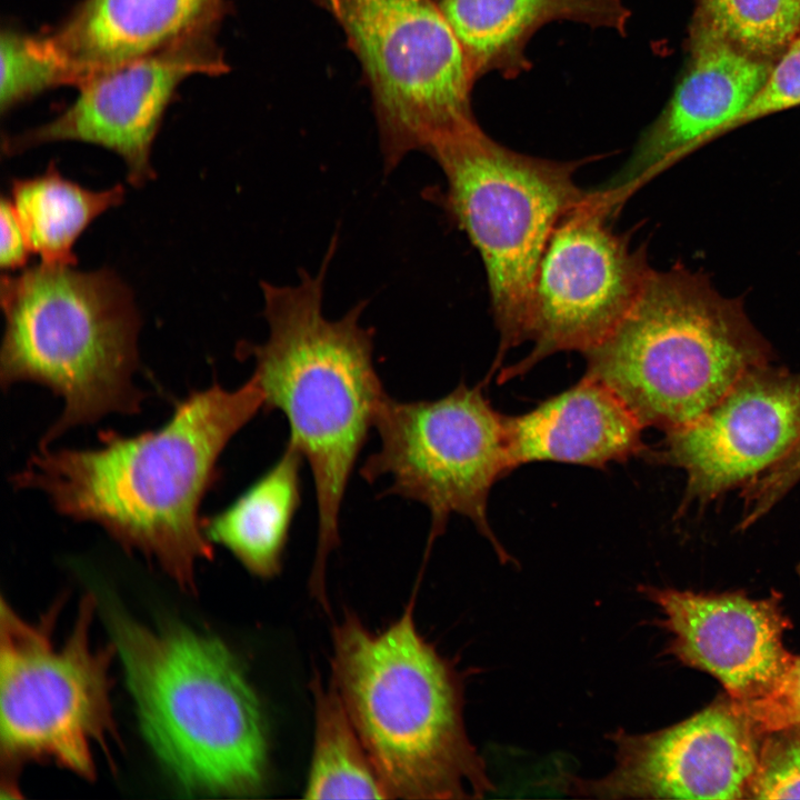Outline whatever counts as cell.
<instances>
[{"label": "cell", "instance_id": "cell-1", "mask_svg": "<svg viewBox=\"0 0 800 800\" xmlns=\"http://www.w3.org/2000/svg\"><path fill=\"white\" fill-rule=\"evenodd\" d=\"M263 406L253 376L234 390L216 382L179 401L156 430H103L90 449L39 446L11 481L43 492L64 517L99 524L126 551L143 554L194 593L197 562L213 558L202 500L219 480L229 441Z\"/></svg>", "mask_w": 800, "mask_h": 800}, {"label": "cell", "instance_id": "cell-2", "mask_svg": "<svg viewBox=\"0 0 800 800\" xmlns=\"http://www.w3.org/2000/svg\"><path fill=\"white\" fill-rule=\"evenodd\" d=\"M337 241L336 236L316 274L301 269L297 284L261 283L268 338L237 348V356L254 360L263 409L284 414L288 442L312 473L318 541L311 586L317 592L324 589L327 560L340 542L351 473L387 393L373 362V330L360 322L366 302L336 320L323 313L324 278Z\"/></svg>", "mask_w": 800, "mask_h": 800}, {"label": "cell", "instance_id": "cell-3", "mask_svg": "<svg viewBox=\"0 0 800 800\" xmlns=\"http://www.w3.org/2000/svg\"><path fill=\"white\" fill-rule=\"evenodd\" d=\"M332 684L390 798L479 799L493 790L463 721L462 679L417 630L412 603L372 632H333Z\"/></svg>", "mask_w": 800, "mask_h": 800}, {"label": "cell", "instance_id": "cell-4", "mask_svg": "<svg viewBox=\"0 0 800 800\" xmlns=\"http://www.w3.org/2000/svg\"><path fill=\"white\" fill-rule=\"evenodd\" d=\"M103 614L142 733L170 776L196 794L259 791L264 721L230 649L187 627L150 628L114 604Z\"/></svg>", "mask_w": 800, "mask_h": 800}, {"label": "cell", "instance_id": "cell-5", "mask_svg": "<svg viewBox=\"0 0 800 800\" xmlns=\"http://www.w3.org/2000/svg\"><path fill=\"white\" fill-rule=\"evenodd\" d=\"M0 292L2 388L33 382L63 400L40 447L107 414L141 410L144 393L133 382L140 318L112 270L41 262L3 274Z\"/></svg>", "mask_w": 800, "mask_h": 800}, {"label": "cell", "instance_id": "cell-6", "mask_svg": "<svg viewBox=\"0 0 800 800\" xmlns=\"http://www.w3.org/2000/svg\"><path fill=\"white\" fill-rule=\"evenodd\" d=\"M584 356L586 374L608 386L643 428L668 432L700 418L772 351L738 299L673 266L650 270L628 314Z\"/></svg>", "mask_w": 800, "mask_h": 800}, {"label": "cell", "instance_id": "cell-7", "mask_svg": "<svg viewBox=\"0 0 800 800\" xmlns=\"http://www.w3.org/2000/svg\"><path fill=\"white\" fill-rule=\"evenodd\" d=\"M63 604L56 601L32 622L1 599V789L8 797H18L17 774L26 763H51L92 780L94 748L109 754L119 740L110 699L117 649L91 640L98 601L92 593L81 599L71 631L58 642Z\"/></svg>", "mask_w": 800, "mask_h": 800}, {"label": "cell", "instance_id": "cell-8", "mask_svg": "<svg viewBox=\"0 0 800 800\" xmlns=\"http://www.w3.org/2000/svg\"><path fill=\"white\" fill-rule=\"evenodd\" d=\"M427 152L444 176L439 203L484 264L500 338L497 368L504 353L524 343L533 280L553 228L589 193L573 180L580 162L512 151L476 121Z\"/></svg>", "mask_w": 800, "mask_h": 800}, {"label": "cell", "instance_id": "cell-9", "mask_svg": "<svg viewBox=\"0 0 800 800\" xmlns=\"http://www.w3.org/2000/svg\"><path fill=\"white\" fill-rule=\"evenodd\" d=\"M379 449L360 468L373 482L382 476L391 486L381 496L414 500L428 508V543L446 530L449 518H468L509 561L488 520L493 484L512 471L507 416L484 397L481 383L466 382L436 400L400 401L386 393L373 420Z\"/></svg>", "mask_w": 800, "mask_h": 800}, {"label": "cell", "instance_id": "cell-10", "mask_svg": "<svg viewBox=\"0 0 800 800\" xmlns=\"http://www.w3.org/2000/svg\"><path fill=\"white\" fill-rule=\"evenodd\" d=\"M337 18L370 82L384 171L411 151L476 121L477 79L439 6L430 0H339Z\"/></svg>", "mask_w": 800, "mask_h": 800}, {"label": "cell", "instance_id": "cell-11", "mask_svg": "<svg viewBox=\"0 0 800 800\" xmlns=\"http://www.w3.org/2000/svg\"><path fill=\"white\" fill-rule=\"evenodd\" d=\"M621 203L611 189L589 191L557 222L530 296L524 342L532 348L500 373L501 381L560 351L584 354L628 314L652 268L646 249L632 250L607 222Z\"/></svg>", "mask_w": 800, "mask_h": 800}, {"label": "cell", "instance_id": "cell-12", "mask_svg": "<svg viewBox=\"0 0 800 800\" xmlns=\"http://www.w3.org/2000/svg\"><path fill=\"white\" fill-rule=\"evenodd\" d=\"M757 734L730 701L654 732L619 729L609 736L612 770L597 779L568 776L564 790L589 799H741L759 763Z\"/></svg>", "mask_w": 800, "mask_h": 800}, {"label": "cell", "instance_id": "cell-13", "mask_svg": "<svg viewBox=\"0 0 800 800\" xmlns=\"http://www.w3.org/2000/svg\"><path fill=\"white\" fill-rule=\"evenodd\" d=\"M216 33L197 36L103 72L79 87L78 98L57 118L3 140V153L40 144L79 141L117 153L127 180L142 187L154 178V137L177 88L193 74L228 70Z\"/></svg>", "mask_w": 800, "mask_h": 800}, {"label": "cell", "instance_id": "cell-14", "mask_svg": "<svg viewBox=\"0 0 800 800\" xmlns=\"http://www.w3.org/2000/svg\"><path fill=\"white\" fill-rule=\"evenodd\" d=\"M666 436L652 456L686 472L681 509L744 486L800 437V372L754 367L700 418Z\"/></svg>", "mask_w": 800, "mask_h": 800}, {"label": "cell", "instance_id": "cell-15", "mask_svg": "<svg viewBox=\"0 0 800 800\" xmlns=\"http://www.w3.org/2000/svg\"><path fill=\"white\" fill-rule=\"evenodd\" d=\"M662 613L668 653L703 670L742 703L769 692L794 656L783 646L789 626L777 597L753 600L740 593L704 594L641 587Z\"/></svg>", "mask_w": 800, "mask_h": 800}, {"label": "cell", "instance_id": "cell-16", "mask_svg": "<svg viewBox=\"0 0 800 800\" xmlns=\"http://www.w3.org/2000/svg\"><path fill=\"white\" fill-rule=\"evenodd\" d=\"M772 66L729 42L693 29L692 59L674 94L643 132L630 159L609 181L626 200L736 118L764 84Z\"/></svg>", "mask_w": 800, "mask_h": 800}, {"label": "cell", "instance_id": "cell-17", "mask_svg": "<svg viewBox=\"0 0 800 800\" xmlns=\"http://www.w3.org/2000/svg\"><path fill=\"white\" fill-rule=\"evenodd\" d=\"M223 11L224 0H83L33 42L63 84L80 87L178 42L216 33Z\"/></svg>", "mask_w": 800, "mask_h": 800}, {"label": "cell", "instance_id": "cell-18", "mask_svg": "<svg viewBox=\"0 0 800 800\" xmlns=\"http://www.w3.org/2000/svg\"><path fill=\"white\" fill-rule=\"evenodd\" d=\"M512 470L551 461L606 468L646 451L644 429L603 382L584 374L532 410L507 416Z\"/></svg>", "mask_w": 800, "mask_h": 800}, {"label": "cell", "instance_id": "cell-19", "mask_svg": "<svg viewBox=\"0 0 800 800\" xmlns=\"http://www.w3.org/2000/svg\"><path fill=\"white\" fill-rule=\"evenodd\" d=\"M439 8L478 78L491 70L523 68L530 36L553 20L623 31L630 12L619 0H442Z\"/></svg>", "mask_w": 800, "mask_h": 800}, {"label": "cell", "instance_id": "cell-20", "mask_svg": "<svg viewBox=\"0 0 800 800\" xmlns=\"http://www.w3.org/2000/svg\"><path fill=\"white\" fill-rule=\"evenodd\" d=\"M304 462L287 442L277 461L219 513L204 519L208 539L229 550L252 574L271 578L281 569L294 514L301 503Z\"/></svg>", "mask_w": 800, "mask_h": 800}, {"label": "cell", "instance_id": "cell-21", "mask_svg": "<svg viewBox=\"0 0 800 800\" xmlns=\"http://www.w3.org/2000/svg\"><path fill=\"white\" fill-rule=\"evenodd\" d=\"M11 203L32 253L49 264L74 266L73 247L104 211L119 206L124 188L93 191L64 178L52 161L41 174L13 179Z\"/></svg>", "mask_w": 800, "mask_h": 800}, {"label": "cell", "instance_id": "cell-22", "mask_svg": "<svg viewBox=\"0 0 800 800\" xmlns=\"http://www.w3.org/2000/svg\"><path fill=\"white\" fill-rule=\"evenodd\" d=\"M313 693L314 749L304 798L389 799L334 686L317 681Z\"/></svg>", "mask_w": 800, "mask_h": 800}, {"label": "cell", "instance_id": "cell-23", "mask_svg": "<svg viewBox=\"0 0 800 800\" xmlns=\"http://www.w3.org/2000/svg\"><path fill=\"white\" fill-rule=\"evenodd\" d=\"M694 29L764 58L800 31V0H700Z\"/></svg>", "mask_w": 800, "mask_h": 800}, {"label": "cell", "instance_id": "cell-24", "mask_svg": "<svg viewBox=\"0 0 800 800\" xmlns=\"http://www.w3.org/2000/svg\"><path fill=\"white\" fill-rule=\"evenodd\" d=\"M0 48L3 113L47 89L63 84L57 68L37 51L33 36L3 29Z\"/></svg>", "mask_w": 800, "mask_h": 800}, {"label": "cell", "instance_id": "cell-25", "mask_svg": "<svg viewBox=\"0 0 800 800\" xmlns=\"http://www.w3.org/2000/svg\"><path fill=\"white\" fill-rule=\"evenodd\" d=\"M731 704L748 719L758 734L799 728L800 657L793 658L784 673L764 696Z\"/></svg>", "mask_w": 800, "mask_h": 800}, {"label": "cell", "instance_id": "cell-26", "mask_svg": "<svg viewBox=\"0 0 800 800\" xmlns=\"http://www.w3.org/2000/svg\"><path fill=\"white\" fill-rule=\"evenodd\" d=\"M748 797L800 799V733L783 736L763 748Z\"/></svg>", "mask_w": 800, "mask_h": 800}, {"label": "cell", "instance_id": "cell-27", "mask_svg": "<svg viewBox=\"0 0 800 800\" xmlns=\"http://www.w3.org/2000/svg\"><path fill=\"white\" fill-rule=\"evenodd\" d=\"M800 104V39L793 40L751 102L718 136L772 112Z\"/></svg>", "mask_w": 800, "mask_h": 800}, {"label": "cell", "instance_id": "cell-28", "mask_svg": "<svg viewBox=\"0 0 800 800\" xmlns=\"http://www.w3.org/2000/svg\"><path fill=\"white\" fill-rule=\"evenodd\" d=\"M799 480L800 437L782 459L743 486V510L739 528L744 530L758 522Z\"/></svg>", "mask_w": 800, "mask_h": 800}, {"label": "cell", "instance_id": "cell-29", "mask_svg": "<svg viewBox=\"0 0 800 800\" xmlns=\"http://www.w3.org/2000/svg\"><path fill=\"white\" fill-rule=\"evenodd\" d=\"M0 217V264L3 270L13 271L28 262L32 250L9 198L2 197Z\"/></svg>", "mask_w": 800, "mask_h": 800}, {"label": "cell", "instance_id": "cell-30", "mask_svg": "<svg viewBox=\"0 0 800 800\" xmlns=\"http://www.w3.org/2000/svg\"><path fill=\"white\" fill-rule=\"evenodd\" d=\"M329 4L330 10L337 16L340 9L339 0H326Z\"/></svg>", "mask_w": 800, "mask_h": 800}, {"label": "cell", "instance_id": "cell-31", "mask_svg": "<svg viewBox=\"0 0 800 800\" xmlns=\"http://www.w3.org/2000/svg\"><path fill=\"white\" fill-rule=\"evenodd\" d=\"M798 572H799V577H800V564H799V567H798Z\"/></svg>", "mask_w": 800, "mask_h": 800}]
</instances>
